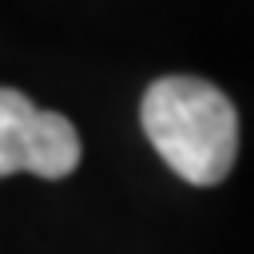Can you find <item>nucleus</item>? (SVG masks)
<instances>
[{
	"mask_svg": "<svg viewBox=\"0 0 254 254\" xmlns=\"http://www.w3.org/2000/svg\"><path fill=\"white\" fill-rule=\"evenodd\" d=\"M139 123L163 163L190 187H218L238 159V111L198 75H163L143 91Z\"/></svg>",
	"mask_w": 254,
	"mask_h": 254,
	"instance_id": "obj_1",
	"label": "nucleus"
},
{
	"mask_svg": "<svg viewBox=\"0 0 254 254\" xmlns=\"http://www.w3.org/2000/svg\"><path fill=\"white\" fill-rule=\"evenodd\" d=\"M83 159L79 135L67 115L36 107L24 91H0V175L20 171L40 179H67Z\"/></svg>",
	"mask_w": 254,
	"mask_h": 254,
	"instance_id": "obj_2",
	"label": "nucleus"
}]
</instances>
